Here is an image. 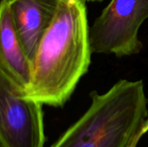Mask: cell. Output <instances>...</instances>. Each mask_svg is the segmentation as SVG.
I'll list each match as a JSON object with an SVG mask.
<instances>
[{"instance_id":"6da1fadb","label":"cell","mask_w":148,"mask_h":147,"mask_svg":"<svg viewBox=\"0 0 148 147\" xmlns=\"http://www.w3.org/2000/svg\"><path fill=\"white\" fill-rule=\"evenodd\" d=\"M86 0H60L31 64L24 97L63 107L87 74L93 54Z\"/></svg>"},{"instance_id":"7a4b0ae2","label":"cell","mask_w":148,"mask_h":147,"mask_svg":"<svg viewBox=\"0 0 148 147\" xmlns=\"http://www.w3.org/2000/svg\"><path fill=\"white\" fill-rule=\"evenodd\" d=\"M88 110L50 147H132L143 136L148 100L142 80H120L104 94L92 91Z\"/></svg>"},{"instance_id":"3957f363","label":"cell","mask_w":148,"mask_h":147,"mask_svg":"<svg viewBox=\"0 0 148 147\" xmlns=\"http://www.w3.org/2000/svg\"><path fill=\"white\" fill-rule=\"evenodd\" d=\"M147 19L148 0H111L89 28L93 54L138 55L144 47L139 31Z\"/></svg>"},{"instance_id":"277c9868","label":"cell","mask_w":148,"mask_h":147,"mask_svg":"<svg viewBox=\"0 0 148 147\" xmlns=\"http://www.w3.org/2000/svg\"><path fill=\"white\" fill-rule=\"evenodd\" d=\"M42 106L0 70V147H44Z\"/></svg>"},{"instance_id":"5b68a950","label":"cell","mask_w":148,"mask_h":147,"mask_svg":"<svg viewBox=\"0 0 148 147\" xmlns=\"http://www.w3.org/2000/svg\"><path fill=\"white\" fill-rule=\"evenodd\" d=\"M13 24L32 64L39 43L54 20L60 0H7Z\"/></svg>"},{"instance_id":"8992f818","label":"cell","mask_w":148,"mask_h":147,"mask_svg":"<svg viewBox=\"0 0 148 147\" xmlns=\"http://www.w3.org/2000/svg\"><path fill=\"white\" fill-rule=\"evenodd\" d=\"M0 70L24 93L31 79V64L17 37L7 0H2L0 4Z\"/></svg>"},{"instance_id":"52a82bcc","label":"cell","mask_w":148,"mask_h":147,"mask_svg":"<svg viewBox=\"0 0 148 147\" xmlns=\"http://www.w3.org/2000/svg\"><path fill=\"white\" fill-rule=\"evenodd\" d=\"M148 132V118L147 119L145 124H144V126H143V129H142V134L145 135Z\"/></svg>"},{"instance_id":"ba28073f","label":"cell","mask_w":148,"mask_h":147,"mask_svg":"<svg viewBox=\"0 0 148 147\" xmlns=\"http://www.w3.org/2000/svg\"><path fill=\"white\" fill-rule=\"evenodd\" d=\"M104 0H86V2H91V3H101Z\"/></svg>"},{"instance_id":"9c48e42d","label":"cell","mask_w":148,"mask_h":147,"mask_svg":"<svg viewBox=\"0 0 148 147\" xmlns=\"http://www.w3.org/2000/svg\"><path fill=\"white\" fill-rule=\"evenodd\" d=\"M139 141H140V139H138V140H136L134 144H133V146H132V147H137V146H138V144H139Z\"/></svg>"}]
</instances>
